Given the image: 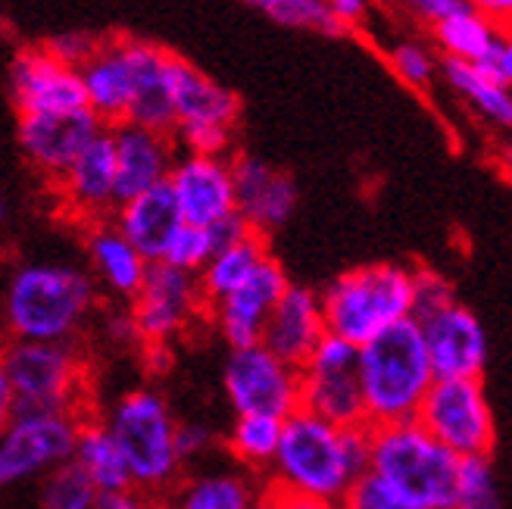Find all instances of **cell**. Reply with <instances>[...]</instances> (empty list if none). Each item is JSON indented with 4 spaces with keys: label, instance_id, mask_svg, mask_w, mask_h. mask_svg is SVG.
Returning a JSON list of instances; mask_svg holds the SVG:
<instances>
[{
    "label": "cell",
    "instance_id": "41",
    "mask_svg": "<svg viewBox=\"0 0 512 509\" xmlns=\"http://www.w3.org/2000/svg\"><path fill=\"white\" fill-rule=\"evenodd\" d=\"M97 47H100V38L91 32H63L47 44V54L69 69H79Z\"/></svg>",
    "mask_w": 512,
    "mask_h": 509
},
{
    "label": "cell",
    "instance_id": "34",
    "mask_svg": "<svg viewBox=\"0 0 512 509\" xmlns=\"http://www.w3.org/2000/svg\"><path fill=\"white\" fill-rule=\"evenodd\" d=\"M100 491L72 463L57 466L41 478V509H97Z\"/></svg>",
    "mask_w": 512,
    "mask_h": 509
},
{
    "label": "cell",
    "instance_id": "29",
    "mask_svg": "<svg viewBox=\"0 0 512 509\" xmlns=\"http://www.w3.org/2000/svg\"><path fill=\"white\" fill-rule=\"evenodd\" d=\"M266 257H269V247H266V238H260V235H247L244 241H238L232 247L216 250L210 263L197 272V282H200L207 307L222 300L225 294H232L238 285H244Z\"/></svg>",
    "mask_w": 512,
    "mask_h": 509
},
{
    "label": "cell",
    "instance_id": "7",
    "mask_svg": "<svg viewBox=\"0 0 512 509\" xmlns=\"http://www.w3.org/2000/svg\"><path fill=\"white\" fill-rule=\"evenodd\" d=\"M16 397V413H82L88 394V363L72 341H7L0 344Z\"/></svg>",
    "mask_w": 512,
    "mask_h": 509
},
{
    "label": "cell",
    "instance_id": "17",
    "mask_svg": "<svg viewBox=\"0 0 512 509\" xmlns=\"http://www.w3.org/2000/svg\"><path fill=\"white\" fill-rule=\"evenodd\" d=\"M10 91L19 116L72 113L88 107L79 72L47 54V47L22 50L10 63Z\"/></svg>",
    "mask_w": 512,
    "mask_h": 509
},
{
    "label": "cell",
    "instance_id": "39",
    "mask_svg": "<svg viewBox=\"0 0 512 509\" xmlns=\"http://www.w3.org/2000/svg\"><path fill=\"white\" fill-rule=\"evenodd\" d=\"M172 141H182L188 154L225 157V150L232 147V129L228 125H175Z\"/></svg>",
    "mask_w": 512,
    "mask_h": 509
},
{
    "label": "cell",
    "instance_id": "51",
    "mask_svg": "<svg viewBox=\"0 0 512 509\" xmlns=\"http://www.w3.org/2000/svg\"><path fill=\"white\" fill-rule=\"evenodd\" d=\"M503 169H506V175L512 178V141L503 147Z\"/></svg>",
    "mask_w": 512,
    "mask_h": 509
},
{
    "label": "cell",
    "instance_id": "42",
    "mask_svg": "<svg viewBox=\"0 0 512 509\" xmlns=\"http://www.w3.org/2000/svg\"><path fill=\"white\" fill-rule=\"evenodd\" d=\"M219 435L203 422H178V431H175V444H178V456H182V463H194L200 456H207L213 447H216Z\"/></svg>",
    "mask_w": 512,
    "mask_h": 509
},
{
    "label": "cell",
    "instance_id": "23",
    "mask_svg": "<svg viewBox=\"0 0 512 509\" xmlns=\"http://www.w3.org/2000/svg\"><path fill=\"white\" fill-rule=\"evenodd\" d=\"M75 72L82 79L88 110L104 125H110V129L125 122L128 104H132V88H135L132 63H128L125 54V38L100 41V47Z\"/></svg>",
    "mask_w": 512,
    "mask_h": 509
},
{
    "label": "cell",
    "instance_id": "33",
    "mask_svg": "<svg viewBox=\"0 0 512 509\" xmlns=\"http://www.w3.org/2000/svg\"><path fill=\"white\" fill-rule=\"evenodd\" d=\"M434 35H438V44L447 50V57L466 60V63H475L478 57H484V50H488L491 41L497 38L491 22L484 19L478 10L466 13V16H453L447 22H438Z\"/></svg>",
    "mask_w": 512,
    "mask_h": 509
},
{
    "label": "cell",
    "instance_id": "30",
    "mask_svg": "<svg viewBox=\"0 0 512 509\" xmlns=\"http://www.w3.org/2000/svg\"><path fill=\"white\" fill-rule=\"evenodd\" d=\"M281 422L275 416H235L232 428L225 435V450L232 453V460L238 463V469L250 472V475H266L275 450H278V438H281Z\"/></svg>",
    "mask_w": 512,
    "mask_h": 509
},
{
    "label": "cell",
    "instance_id": "24",
    "mask_svg": "<svg viewBox=\"0 0 512 509\" xmlns=\"http://www.w3.org/2000/svg\"><path fill=\"white\" fill-rule=\"evenodd\" d=\"M85 250H88L91 272H94L91 278L97 285H104L113 297L132 300L141 291L150 263L122 238V232L110 219L88 225Z\"/></svg>",
    "mask_w": 512,
    "mask_h": 509
},
{
    "label": "cell",
    "instance_id": "10",
    "mask_svg": "<svg viewBox=\"0 0 512 509\" xmlns=\"http://www.w3.org/2000/svg\"><path fill=\"white\" fill-rule=\"evenodd\" d=\"M207 313L197 275L166 263H150L141 291L132 297L128 322L141 347L166 344L185 338Z\"/></svg>",
    "mask_w": 512,
    "mask_h": 509
},
{
    "label": "cell",
    "instance_id": "13",
    "mask_svg": "<svg viewBox=\"0 0 512 509\" xmlns=\"http://www.w3.org/2000/svg\"><path fill=\"white\" fill-rule=\"evenodd\" d=\"M288 285H291V278H288L285 266L269 253L244 285H238L222 300L210 303L207 316L219 332V338L228 344V350L260 344L263 325H266L269 313L275 310V303L281 300V294L288 291Z\"/></svg>",
    "mask_w": 512,
    "mask_h": 509
},
{
    "label": "cell",
    "instance_id": "6",
    "mask_svg": "<svg viewBox=\"0 0 512 509\" xmlns=\"http://www.w3.org/2000/svg\"><path fill=\"white\" fill-rule=\"evenodd\" d=\"M104 425L125 456L135 488L163 497L182 481L185 463L175 444L178 422L157 388L125 391L110 406Z\"/></svg>",
    "mask_w": 512,
    "mask_h": 509
},
{
    "label": "cell",
    "instance_id": "46",
    "mask_svg": "<svg viewBox=\"0 0 512 509\" xmlns=\"http://www.w3.org/2000/svg\"><path fill=\"white\" fill-rule=\"evenodd\" d=\"M207 232H210V238H213V247H216V250H222V247H232V244L244 241L247 235H253L250 228H247V222H244L238 213H232V216L219 219L216 225H210V228H207Z\"/></svg>",
    "mask_w": 512,
    "mask_h": 509
},
{
    "label": "cell",
    "instance_id": "52",
    "mask_svg": "<svg viewBox=\"0 0 512 509\" xmlns=\"http://www.w3.org/2000/svg\"><path fill=\"white\" fill-rule=\"evenodd\" d=\"M7 222V194H4V188H0V225Z\"/></svg>",
    "mask_w": 512,
    "mask_h": 509
},
{
    "label": "cell",
    "instance_id": "49",
    "mask_svg": "<svg viewBox=\"0 0 512 509\" xmlns=\"http://www.w3.org/2000/svg\"><path fill=\"white\" fill-rule=\"evenodd\" d=\"M13 416H16V397H13V388H10L7 369H4V363H0V431L10 425Z\"/></svg>",
    "mask_w": 512,
    "mask_h": 509
},
{
    "label": "cell",
    "instance_id": "28",
    "mask_svg": "<svg viewBox=\"0 0 512 509\" xmlns=\"http://www.w3.org/2000/svg\"><path fill=\"white\" fill-rule=\"evenodd\" d=\"M69 463L79 469L100 494L132 488V475H128L125 456H122L119 444L113 441V435L107 431L104 422H82L79 425V438H75Z\"/></svg>",
    "mask_w": 512,
    "mask_h": 509
},
{
    "label": "cell",
    "instance_id": "4",
    "mask_svg": "<svg viewBox=\"0 0 512 509\" xmlns=\"http://www.w3.org/2000/svg\"><path fill=\"white\" fill-rule=\"evenodd\" d=\"M369 435V475L425 509H453L463 456L431 438L416 419L375 425Z\"/></svg>",
    "mask_w": 512,
    "mask_h": 509
},
{
    "label": "cell",
    "instance_id": "32",
    "mask_svg": "<svg viewBox=\"0 0 512 509\" xmlns=\"http://www.w3.org/2000/svg\"><path fill=\"white\" fill-rule=\"evenodd\" d=\"M244 4L263 13L266 19L285 25V29L319 32L328 38L344 35V25L331 16L328 0H244Z\"/></svg>",
    "mask_w": 512,
    "mask_h": 509
},
{
    "label": "cell",
    "instance_id": "20",
    "mask_svg": "<svg viewBox=\"0 0 512 509\" xmlns=\"http://www.w3.org/2000/svg\"><path fill=\"white\" fill-rule=\"evenodd\" d=\"M110 135L116 150V203H125L166 182L175 163L172 135L150 132L132 122L113 125Z\"/></svg>",
    "mask_w": 512,
    "mask_h": 509
},
{
    "label": "cell",
    "instance_id": "45",
    "mask_svg": "<svg viewBox=\"0 0 512 509\" xmlns=\"http://www.w3.org/2000/svg\"><path fill=\"white\" fill-rule=\"evenodd\" d=\"M256 509H341L335 503H322V500H310V497H297V494H285V491H275L266 488L263 500Z\"/></svg>",
    "mask_w": 512,
    "mask_h": 509
},
{
    "label": "cell",
    "instance_id": "48",
    "mask_svg": "<svg viewBox=\"0 0 512 509\" xmlns=\"http://www.w3.org/2000/svg\"><path fill=\"white\" fill-rule=\"evenodd\" d=\"M484 57H491V60L500 66L503 79H506V88L512 91V41H506V38H494V41H491V47L484 50Z\"/></svg>",
    "mask_w": 512,
    "mask_h": 509
},
{
    "label": "cell",
    "instance_id": "9",
    "mask_svg": "<svg viewBox=\"0 0 512 509\" xmlns=\"http://www.w3.org/2000/svg\"><path fill=\"white\" fill-rule=\"evenodd\" d=\"M82 422L69 413H16L0 431V494L69 463Z\"/></svg>",
    "mask_w": 512,
    "mask_h": 509
},
{
    "label": "cell",
    "instance_id": "8",
    "mask_svg": "<svg viewBox=\"0 0 512 509\" xmlns=\"http://www.w3.org/2000/svg\"><path fill=\"white\" fill-rule=\"evenodd\" d=\"M416 422L456 456H491L497 444V422L481 378H438Z\"/></svg>",
    "mask_w": 512,
    "mask_h": 509
},
{
    "label": "cell",
    "instance_id": "22",
    "mask_svg": "<svg viewBox=\"0 0 512 509\" xmlns=\"http://www.w3.org/2000/svg\"><path fill=\"white\" fill-rule=\"evenodd\" d=\"M113 225L147 263H160L166 247L178 235V228L185 225V219L178 213V203L169 185L163 182L132 200L119 203L113 210Z\"/></svg>",
    "mask_w": 512,
    "mask_h": 509
},
{
    "label": "cell",
    "instance_id": "2",
    "mask_svg": "<svg viewBox=\"0 0 512 509\" xmlns=\"http://www.w3.org/2000/svg\"><path fill=\"white\" fill-rule=\"evenodd\" d=\"M97 310V282L79 266L32 260L10 269L0 291L7 341L63 344L88 325Z\"/></svg>",
    "mask_w": 512,
    "mask_h": 509
},
{
    "label": "cell",
    "instance_id": "50",
    "mask_svg": "<svg viewBox=\"0 0 512 509\" xmlns=\"http://www.w3.org/2000/svg\"><path fill=\"white\" fill-rule=\"evenodd\" d=\"M475 10L484 13H497V16H512V0H472Z\"/></svg>",
    "mask_w": 512,
    "mask_h": 509
},
{
    "label": "cell",
    "instance_id": "5",
    "mask_svg": "<svg viewBox=\"0 0 512 509\" xmlns=\"http://www.w3.org/2000/svg\"><path fill=\"white\" fill-rule=\"evenodd\" d=\"M325 332L356 347L378 338L384 328L409 319L413 310V269L397 263H369L341 272L319 291Z\"/></svg>",
    "mask_w": 512,
    "mask_h": 509
},
{
    "label": "cell",
    "instance_id": "15",
    "mask_svg": "<svg viewBox=\"0 0 512 509\" xmlns=\"http://www.w3.org/2000/svg\"><path fill=\"white\" fill-rule=\"evenodd\" d=\"M419 328L434 381L481 378L484 366H488V335H484L478 316L469 307L450 303L447 310L419 322Z\"/></svg>",
    "mask_w": 512,
    "mask_h": 509
},
{
    "label": "cell",
    "instance_id": "12",
    "mask_svg": "<svg viewBox=\"0 0 512 509\" xmlns=\"http://www.w3.org/2000/svg\"><path fill=\"white\" fill-rule=\"evenodd\" d=\"M107 125L100 122L88 107L72 113H32L19 116V150L50 182L79 160L82 150L104 132Z\"/></svg>",
    "mask_w": 512,
    "mask_h": 509
},
{
    "label": "cell",
    "instance_id": "16",
    "mask_svg": "<svg viewBox=\"0 0 512 509\" xmlns=\"http://www.w3.org/2000/svg\"><path fill=\"white\" fill-rule=\"evenodd\" d=\"M166 185L178 203L185 225L210 228L235 213V178L232 160L185 154L175 157Z\"/></svg>",
    "mask_w": 512,
    "mask_h": 509
},
{
    "label": "cell",
    "instance_id": "26",
    "mask_svg": "<svg viewBox=\"0 0 512 509\" xmlns=\"http://www.w3.org/2000/svg\"><path fill=\"white\" fill-rule=\"evenodd\" d=\"M260 481L244 469L200 472L166 494L163 509H256L263 500Z\"/></svg>",
    "mask_w": 512,
    "mask_h": 509
},
{
    "label": "cell",
    "instance_id": "25",
    "mask_svg": "<svg viewBox=\"0 0 512 509\" xmlns=\"http://www.w3.org/2000/svg\"><path fill=\"white\" fill-rule=\"evenodd\" d=\"M172 88L178 125H232L238 122L241 100L235 91L222 88L197 66L172 54Z\"/></svg>",
    "mask_w": 512,
    "mask_h": 509
},
{
    "label": "cell",
    "instance_id": "40",
    "mask_svg": "<svg viewBox=\"0 0 512 509\" xmlns=\"http://www.w3.org/2000/svg\"><path fill=\"white\" fill-rule=\"evenodd\" d=\"M391 63L397 69V75L413 88H428L434 79V60L422 44L403 41L391 50Z\"/></svg>",
    "mask_w": 512,
    "mask_h": 509
},
{
    "label": "cell",
    "instance_id": "44",
    "mask_svg": "<svg viewBox=\"0 0 512 509\" xmlns=\"http://www.w3.org/2000/svg\"><path fill=\"white\" fill-rule=\"evenodd\" d=\"M409 7H413L422 19L428 22H447L453 16H466V13H475V4L472 0H409Z\"/></svg>",
    "mask_w": 512,
    "mask_h": 509
},
{
    "label": "cell",
    "instance_id": "27",
    "mask_svg": "<svg viewBox=\"0 0 512 509\" xmlns=\"http://www.w3.org/2000/svg\"><path fill=\"white\" fill-rule=\"evenodd\" d=\"M300 410L338 428L366 425V406H363L360 381H356V369L347 372L300 369Z\"/></svg>",
    "mask_w": 512,
    "mask_h": 509
},
{
    "label": "cell",
    "instance_id": "43",
    "mask_svg": "<svg viewBox=\"0 0 512 509\" xmlns=\"http://www.w3.org/2000/svg\"><path fill=\"white\" fill-rule=\"evenodd\" d=\"M97 509H163L157 494H147L141 488H119V491H107L97 497Z\"/></svg>",
    "mask_w": 512,
    "mask_h": 509
},
{
    "label": "cell",
    "instance_id": "53",
    "mask_svg": "<svg viewBox=\"0 0 512 509\" xmlns=\"http://www.w3.org/2000/svg\"><path fill=\"white\" fill-rule=\"evenodd\" d=\"M0 338H4V319H0Z\"/></svg>",
    "mask_w": 512,
    "mask_h": 509
},
{
    "label": "cell",
    "instance_id": "21",
    "mask_svg": "<svg viewBox=\"0 0 512 509\" xmlns=\"http://www.w3.org/2000/svg\"><path fill=\"white\" fill-rule=\"evenodd\" d=\"M325 335V319H322V303L319 291L303 288V285H288L269 313L260 344L275 353L278 360H285L294 369H303L310 360V353Z\"/></svg>",
    "mask_w": 512,
    "mask_h": 509
},
{
    "label": "cell",
    "instance_id": "11",
    "mask_svg": "<svg viewBox=\"0 0 512 509\" xmlns=\"http://www.w3.org/2000/svg\"><path fill=\"white\" fill-rule=\"evenodd\" d=\"M222 391L235 416L288 419L300 410V369L278 360L263 344L228 350Z\"/></svg>",
    "mask_w": 512,
    "mask_h": 509
},
{
    "label": "cell",
    "instance_id": "14",
    "mask_svg": "<svg viewBox=\"0 0 512 509\" xmlns=\"http://www.w3.org/2000/svg\"><path fill=\"white\" fill-rule=\"evenodd\" d=\"M232 178H235V213L247 222L253 235L269 238L278 228H285L297 213L300 203L297 182L278 166L244 154L232 160Z\"/></svg>",
    "mask_w": 512,
    "mask_h": 509
},
{
    "label": "cell",
    "instance_id": "31",
    "mask_svg": "<svg viewBox=\"0 0 512 509\" xmlns=\"http://www.w3.org/2000/svg\"><path fill=\"white\" fill-rule=\"evenodd\" d=\"M441 69L447 75V82L463 94L484 119H491L494 125H500V129L512 132V91L509 88L484 82L472 63L456 60V57H444Z\"/></svg>",
    "mask_w": 512,
    "mask_h": 509
},
{
    "label": "cell",
    "instance_id": "37",
    "mask_svg": "<svg viewBox=\"0 0 512 509\" xmlns=\"http://www.w3.org/2000/svg\"><path fill=\"white\" fill-rule=\"evenodd\" d=\"M450 303H456V294L441 272L413 269V310H409V319L425 322L428 316L447 310Z\"/></svg>",
    "mask_w": 512,
    "mask_h": 509
},
{
    "label": "cell",
    "instance_id": "38",
    "mask_svg": "<svg viewBox=\"0 0 512 509\" xmlns=\"http://www.w3.org/2000/svg\"><path fill=\"white\" fill-rule=\"evenodd\" d=\"M341 509H425V506L400 497L397 491H391L388 485H384V481H378L375 475L366 472L347 491V497L341 500Z\"/></svg>",
    "mask_w": 512,
    "mask_h": 509
},
{
    "label": "cell",
    "instance_id": "19",
    "mask_svg": "<svg viewBox=\"0 0 512 509\" xmlns=\"http://www.w3.org/2000/svg\"><path fill=\"white\" fill-rule=\"evenodd\" d=\"M125 54L132 63L135 88L132 104H128L125 122L141 125V129L172 135L175 132V88H172V54L147 41H128Z\"/></svg>",
    "mask_w": 512,
    "mask_h": 509
},
{
    "label": "cell",
    "instance_id": "47",
    "mask_svg": "<svg viewBox=\"0 0 512 509\" xmlns=\"http://www.w3.org/2000/svg\"><path fill=\"white\" fill-rule=\"evenodd\" d=\"M366 4H369V0H328V10H331V16H335V19L344 25V29H347V25H353V22H360V19H363Z\"/></svg>",
    "mask_w": 512,
    "mask_h": 509
},
{
    "label": "cell",
    "instance_id": "18",
    "mask_svg": "<svg viewBox=\"0 0 512 509\" xmlns=\"http://www.w3.org/2000/svg\"><path fill=\"white\" fill-rule=\"evenodd\" d=\"M57 194L69 216L79 222H104L119 203H116V150L110 129L100 132L60 178Z\"/></svg>",
    "mask_w": 512,
    "mask_h": 509
},
{
    "label": "cell",
    "instance_id": "1",
    "mask_svg": "<svg viewBox=\"0 0 512 509\" xmlns=\"http://www.w3.org/2000/svg\"><path fill=\"white\" fill-rule=\"evenodd\" d=\"M369 447V425L338 428L297 410L281 422L266 488L341 506L347 491L369 472Z\"/></svg>",
    "mask_w": 512,
    "mask_h": 509
},
{
    "label": "cell",
    "instance_id": "36",
    "mask_svg": "<svg viewBox=\"0 0 512 509\" xmlns=\"http://www.w3.org/2000/svg\"><path fill=\"white\" fill-rule=\"evenodd\" d=\"M213 253H216V247H213V238H210L207 228H200V225H182V228H178V235L172 238V244L166 247L160 263L197 275L203 266L210 263Z\"/></svg>",
    "mask_w": 512,
    "mask_h": 509
},
{
    "label": "cell",
    "instance_id": "3",
    "mask_svg": "<svg viewBox=\"0 0 512 509\" xmlns=\"http://www.w3.org/2000/svg\"><path fill=\"white\" fill-rule=\"evenodd\" d=\"M356 381L363 391L369 428L416 419L434 385L419 322L403 319L363 344L356 356Z\"/></svg>",
    "mask_w": 512,
    "mask_h": 509
},
{
    "label": "cell",
    "instance_id": "35",
    "mask_svg": "<svg viewBox=\"0 0 512 509\" xmlns=\"http://www.w3.org/2000/svg\"><path fill=\"white\" fill-rule=\"evenodd\" d=\"M453 509H503L491 456H463L459 460V488Z\"/></svg>",
    "mask_w": 512,
    "mask_h": 509
}]
</instances>
